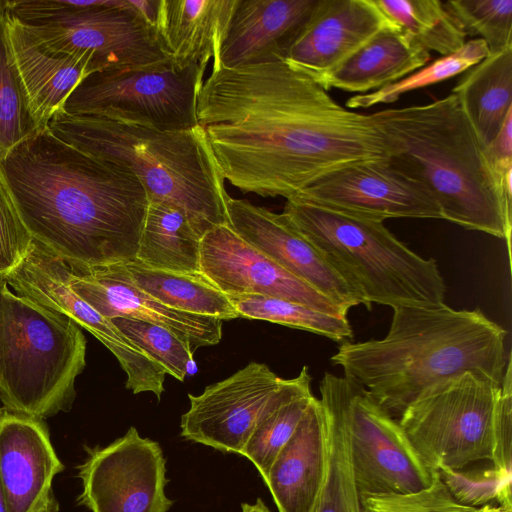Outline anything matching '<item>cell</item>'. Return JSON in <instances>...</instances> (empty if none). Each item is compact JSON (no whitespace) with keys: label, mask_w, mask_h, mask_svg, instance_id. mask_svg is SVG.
<instances>
[{"label":"cell","mask_w":512,"mask_h":512,"mask_svg":"<svg viewBox=\"0 0 512 512\" xmlns=\"http://www.w3.org/2000/svg\"><path fill=\"white\" fill-rule=\"evenodd\" d=\"M0 512H7L6 500H5L1 482H0Z\"/></svg>","instance_id":"cell-44"},{"label":"cell","mask_w":512,"mask_h":512,"mask_svg":"<svg viewBox=\"0 0 512 512\" xmlns=\"http://www.w3.org/2000/svg\"><path fill=\"white\" fill-rule=\"evenodd\" d=\"M326 374L342 405L360 495L409 493L430 486L437 471L423 459L398 420L352 379Z\"/></svg>","instance_id":"cell-11"},{"label":"cell","mask_w":512,"mask_h":512,"mask_svg":"<svg viewBox=\"0 0 512 512\" xmlns=\"http://www.w3.org/2000/svg\"><path fill=\"white\" fill-rule=\"evenodd\" d=\"M115 326L138 348L150 355L166 372L183 381L193 364V352L171 330L131 318H114Z\"/></svg>","instance_id":"cell-37"},{"label":"cell","mask_w":512,"mask_h":512,"mask_svg":"<svg viewBox=\"0 0 512 512\" xmlns=\"http://www.w3.org/2000/svg\"><path fill=\"white\" fill-rule=\"evenodd\" d=\"M307 383H311L307 366L296 377L284 379L266 364L250 362L201 394H188L190 407L181 416V436L240 454L260 417Z\"/></svg>","instance_id":"cell-12"},{"label":"cell","mask_w":512,"mask_h":512,"mask_svg":"<svg viewBox=\"0 0 512 512\" xmlns=\"http://www.w3.org/2000/svg\"><path fill=\"white\" fill-rule=\"evenodd\" d=\"M70 269L35 241L22 263L4 280L12 290L62 314L97 338L112 354L121 352L126 337L70 286Z\"/></svg>","instance_id":"cell-21"},{"label":"cell","mask_w":512,"mask_h":512,"mask_svg":"<svg viewBox=\"0 0 512 512\" xmlns=\"http://www.w3.org/2000/svg\"><path fill=\"white\" fill-rule=\"evenodd\" d=\"M451 94L486 146L512 111V47L489 54L466 70Z\"/></svg>","instance_id":"cell-26"},{"label":"cell","mask_w":512,"mask_h":512,"mask_svg":"<svg viewBox=\"0 0 512 512\" xmlns=\"http://www.w3.org/2000/svg\"><path fill=\"white\" fill-rule=\"evenodd\" d=\"M385 337L342 343L331 357L392 417L433 385L467 371L501 383L507 331L479 308L394 307Z\"/></svg>","instance_id":"cell-3"},{"label":"cell","mask_w":512,"mask_h":512,"mask_svg":"<svg viewBox=\"0 0 512 512\" xmlns=\"http://www.w3.org/2000/svg\"><path fill=\"white\" fill-rule=\"evenodd\" d=\"M485 154L494 174L504 183L512 175V111L493 140L485 146Z\"/></svg>","instance_id":"cell-41"},{"label":"cell","mask_w":512,"mask_h":512,"mask_svg":"<svg viewBox=\"0 0 512 512\" xmlns=\"http://www.w3.org/2000/svg\"><path fill=\"white\" fill-rule=\"evenodd\" d=\"M319 390L326 429V466L313 512H362L342 405L326 373Z\"/></svg>","instance_id":"cell-28"},{"label":"cell","mask_w":512,"mask_h":512,"mask_svg":"<svg viewBox=\"0 0 512 512\" xmlns=\"http://www.w3.org/2000/svg\"><path fill=\"white\" fill-rule=\"evenodd\" d=\"M0 173L34 241L69 266L136 259L148 205L138 178L43 128L16 145Z\"/></svg>","instance_id":"cell-2"},{"label":"cell","mask_w":512,"mask_h":512,"mask_svg":"<svg viewBox=\"0 0 512 512\" xmlns=\"http://www.w3.org/2000/svg\"><path fill=\"white\" fill-rule=\"evenodd\" d=\"M63 468L41 420L0 410V482L7 512H58L52 481Z\"/></svg>","instance_id":"cell-18"},{"label":"cell","mask_w":512,"mask_h":512,"mask_svg":"<svg viewBox=\"0 0 512 512\" xmlns=\"http://www.w3.org/2000/svg\"><path fill=\"white\" fill-rule=\"evenodd\" d=\"M78 467V502L91 512H167L166 460L160 445L135 427L105 447L87 448Z\"/></svg>","instance_id":"cell-13"},{"label":"cell","mask_w":512,"mask_h":512,"mask_svg":"<svg viewBox=\"0 0 512 512\" xmlns=\"http://www.w3.org/2000/svg\"><path fill=\"white\" fill-rule=\"evenodd\" d=\"M511 356L501 382L495 426V443L491 463L502 470L512 472V371Z\"/></svg>","instance_id":"cell-40"},{"label":"cell","mask_w":512,"mask_h":512,"mask_svg":"<svg viewBox=\"0 0 512 512\" xmlns=\"http://www.w3.org/2000/svg\"><path fill=\"white\" fill-rule=\"evenodd\" d=\"M6 8L50 51L90 54L94 72L169 60L131 0H6Z\"/></svg>","instance_id":"cell-8"},{"label":"cell","mask_w":512,"mask_h":512,"mask_svg":"<svg viewBox=\"0 0 512 512\" xmlns=\"http://www.w3.org/2000/svg\"><path fill=\"white\" fill-rule=\"evenodd\" d=\"M205 70L170 60L134 69H107L86 76L64 103L69 115L104 117L161 130L197 126V99Z\"/></svg>","instance_id":"cell-10"},{"label":"cell","mask_w":512,"mask_h":512,"mask_svg":"<svg viewBox=\"0 0 512 512\" xmlns=\"http://www.w3.org/2000/svg\"><path fill=\"white\" fill-rule=\"evenodd\" d=\"M489 54L488 47L482 39L467 40L458 51L439 57L395 83L384 86L374 92L350 97L346 101L345 107L353 110L369 108L378 104L393 103L405 93L463 74Z\"/></svg>","instance_id":"cell-34"},{"label":"cell","mask_w":512,"mask_h":512,"mask_svg":"<svg viewBox=\"0 0 512 512\" xmlns=\"http://www.w3.org/2000/svg\"><path fill=\"white\" fill-rule=\"evenodd\" d=\"M228 297L240 318L265 320L343 343L350 341L353 337L346 315L327 313L298 302L269 296L229 295Z\"/></svg>","instance_id":"cell-32"},{"label":"cell","mask_w":512,"mask_h":512,"mask_svg":"<svg viewBox=\"0 0 512 512\" xmlns=\"http://www.w3.org/2000/svg\"><path fill=\"white\" fill-rule=\"evenodd\" d=\"M474 512H512V509L497 505V504H488L476 508Z\"/></svg>","instance_id":"cell-43"},{"label":"cell","mask_w":512,"mask_h":512,"mask_svg":"<svg viewBox=\"0 0 512 512\" xmlns=\"http://www.w3.org/2000/svg\"><path fill=\"white\" fill-rule=\"evenodd\" d=\"M282 214L360 294L364 306L444 303L446 285L436 261L395 237L384 222L287 199Z\"/></svg>","instance_id":"cell-6"},{"label":"cell","mask_w":512,"mask_h":512,"mask_svg":"<svg viewBox=\"0 0 512 512\" xmlns=\"http://www.w3.org/2000/svg\"><path fill=\"white\" fill-rule=\"evenodd\" d=\"M314 395L307 383L271 406L256 423L240 455L247 457L265 479L269 468L293 435Z\"/></svg>","instance_id":"cell-33"},{"label":"cell","mask_w":512,"mask_h":512,"mask_svg":"<svg viewBox=\"0 0 512 512\" xmlns=\"http://www.w3.org/2000/svg\"><path fill=\"white\" fill-rule=\"evenodd\" d=\"M47 128L67 144L129 170L143 185L148 200L181 209L200 238L228 224L225 179L200 124L186 130H161L60 111Z\"/></svg>","instance_id":"cell-5"},{"label":"cell","mask_w":512,"mask_h":512,"mask_svg":"<svg viewBox=\"0 0 512 512\" xmlns=\"http://www.w3.org/2000/svg\"><path fill=\"white\" fill-rule=\"evenodd\" d=\"M40 129L12 51L6 0H0V160Z\"/></svg>","instance_id":"cell-31"},{"label":"cell","mask_w":512,"mask_h":512,"mask_svg":"<svg viewBox=\"0 0 512 512\" xmlns=\"http://www.w3.org/2000/svg\"><path fill=\"white\" fill-rule=\"evenodd\" d=\"M319 0H238L212 68L284 60Z\"/></svg>","instance_id":"cell-20"},{"label":"cell","mask_w":512,"mask_h":512,"mask_svg":"<svg viewBox=\"0 0 512 512\" xmlns=\"http://www.w3.org/2000/svg\"><path fill=\"white\" fill-rule=\"evenodd\" d=\"M137 287L179 311L220 320L240 318L228 295L202 272H174L134 260L124 264Z\"/></svg>","instance_id":"cell-29"},{"label":"cell","mask_w":512,"mask_h":512,"mask_svg":"<svg viewBox=\"0 0 512 512\" xmlns=\"http://www.w3.org/2000/svg\"><path fill=\"white\" fill-rule=\"evenodd\" d=\"M85 357L77 324L0 279V400L6 411L42 420L65 410Z\"/></svg>","instance_id":"cell-7"},{"label":"cell","mask_w":512,"mask_h":512,"mask_svg":"<svg viewBox=\"0 0 512 512\" xmlns=\"http://www.w3.org/2000/svg\"><path fill=\"white\" fill-rule=\"evenodd\" d=\"M326 429L315 396L264 479L278 512H313L325 474Z\"/></svg>","instance_id":"cell-22"},{"label":"cell","mask_w":512,"mask_h":512,"mask_svg":"<svg viewBox=\"0 0 512 512\" xmlns=\"http://www.w3.org/2000/svg\"><path fill=\"white\" fill-rule=\"evenodd\" d=\"M374 114L391 165L431 193L443 220L505 240L511 260L512 182L494 174L456 96Z\"/></svg>","instance_id":"cell-4"},{"label":"cell","mask_w":512,"mask_h":512,"mask_svg":"<svg viewBox=\"0 0 512 512\" xmlns=\"http://www.w3.org/2000/svg\"><path fill=\"white\" fill-rule=\"evenodd\" d=\"M389 23L414 45L446 56L461 49L466 35L439 0H373Z\"/></svg>","instance_id":"cell-30"},{"label":"cell","mask_w":512,"mask_h":512,"mask_svg":"<svg viewBox=\"0 0 512 512\" xmlns=\"http://www.w3.org/2000/svg\"><path fill=\"white\" fill-rule=\"evenodd\" d=\"M200 270L226 295H262L337 314L347 312L241 238L229 224L200 240Z\"/></svg>","instance_id":"cell-15"},{"label":"cell","mask_w":512,"mask_h":512,"mask_svg":"<svg viewBox=\"0 0 512 512\" xmlns=\"http://www.w3.org/2000/svg\"><path fill=\"white\" fill-rule=\"evenodd\" d=\"M33 243L0 173V279L4 280L22 263Z\"/></svg>","instance_id":"cell-39"},{"label":"cell","mask_w":512,"mask_h":512,"mask_svg":"<svg viewBox=\"0 0 512 512\" xmlns=\"http://www.w3.org/2000/svg\"><path fill=\"white\" fill-rule=\"evenodd\" d=\"M362 512H474L460 504L436 474L427 488L409 493L361 494Z\"/></svg>","instance_id":"cell-38"},{"label":"cell","mask_w":512,"mask_h":512,"mask_svg":"<svg viewBox=\"0 0 512 512\" xmlns=\"http://www.w3.org/2000/svg\"><path fill=\"white\" fill-rule=\"evenodd\" d=\"M431 53L389 25L317 82L326 90L374 92L428 64Z\"/></svg>","instance_id":"cell-25"},{"label":"cell","mask_w":512,"mask_h":512,"mask_svg":"<svg viewBox=\"0 0 512 512\" xmlns=\"http://www.w3.org/2000/svg\"><path fill=\"white\" fill-rule=\"evenodd\" d=\"M500 394L501 383L467 371L427 389L397 420L435 470L491 462Z\"/></svg>","instance_id":"cell-9"},{"label":"cell","mask_w":512,"mask_h":512,"mask_svg":"<svg viewBox=\"0 0 512 512\" xmlns=\"http://www.w3.org/2000/svg\"><path fill=\"white\" fill-rule=\"evenodd\" d=\"M354 216L442 219L431 193L389 160L353 163L334 170L295 196Z\"/></svg>","instance_id":"cell-14"},{"label":"cell","mask_w":512,"mask_h":512,"mask_svg":"<svg viewBox=\"0 0 512 512\" xmlns=\"http://www.w3.org/2000/svg\"><path fill=\"white\" fill-rule=\"evenodd\" d=\"M444 5L467 36H479L490 54L512 47V0H449Z\"/></svg>","instance_id":"cell-35"},{"label":"cell","mask_w":512,"mask_h":512,"mask_svg":"<svg viewBox=\"0 0 512 512\" xmlns=\"http://www.w3.org/2000/svg\"><path fill=\"white\" fill-rule=\"evenodd\" d=\"M8 32L17 68L40 128L62 111L77 85L93 73L90 54H65L45 48L8 15Z\"/></svg>","instance_id":"cell-24"},{"label":"cell","mask_w":512,"mask_h":512,"mask_svg":"<svg viewBox=\"0 0 512 512\" xmlns=\"http://www.w3.org/2000/svg\"><path fill=\"white\" fill-rule=\"evenodd\" d=\"M242 512H270L262 499L258 498L254 504L243 503Z\"/></svg>","instance_id":"cell-42"},{"label":"cell","mask_w":512,"mask_h":512,"mask_svg":"<svg viewBox=\"0 0 512 512\" xmlns=\"http://www.w3.org/2000/svg\"><path fill=\"white\" fill-rule=\"evenodd\" d=\"M389 25L373 0H319L284 61L317 81Z\"/></svg>","instance_id":"cell-19"},{"label":"cell","mask_w":512,"mask_h":512,"mask_svg":"<svg viewBox=\"0 0 512 512\" xmlns=\"http://www.w3.org/2000/svg\"><path fill=\"white\" fill-rule=\"evenodd\" d=\"M439 478L460 504L479 508L497 504L512 509V472L488 466L460 469L440 467Z\"/></svg>","instance_id":"cell-36"},{"label":"cell","mask_w":512,"mask_h":512,"mask_svg":"<svg viewBox=\"0 0 512 512\" xmlns=\"http://www.w3.org/2000/svg\"><path fill=\"white\" fill-rule=\"evenodd\" d=\"M197 120L223 178L262 197L290 199L334 170L392 153L374 113L346 108L284 60L212 68Z\"/></svg>","instance_id":"cell-1"},{"label":"cell","mask_w":512,"mask_h":512,"mask_svg":"<svg viewBox=\"0 0 512 512\" xmlns=\"http://www.w3.org/2000/svg\"><path fill=\"white\" fill-rule=\"evenodd\" d=\"M71 288L104 317L131 318L161 325L194 352L222 338V320L176 310L135 285L124 264L69 266Z\"/></svg>","instance_id":"cell-17"},{"label":"cell","mask_w":512,"mask_h":512,"mask_svg":"<svg viewBox=\"0 0 512 512\" xmlns=\"http://www.w3.org/2000/svg\"><path fill=\"white\" fill-rule=\"evenodd\" d=\"M229 226L285 270L328 297L344 311L364 305L360 294L334 266L287 221L245 199L228 196Z\"/></svg>","instance_id":"cell-16"},{"label":"cell","mask_w":512,"mask_h":512,"mask_svg":"<svg viewBox=\"0 0 512 512\" xmlns=\"http://www.w3.org/2000/svg\"><path fill=\"white\" fill-rule=\"evenodd\" d=\"M238 0H159L154 30L166 57L176 66L218 59Z\"/></svg>","instance_id":"cell-23"},{"label":"cell","mask_w":512,"mask_h":512,"mask_svg":"<svg viewBox=\"0 0 512 512\" xmlns=\"http://www.w3.org/2000/svg\"><path fill=\"white\" fill-rule=\"evenodd\" d=\"M200 240L181 209L148 200L135 260L159 270L201 272Z\"/></svg>","instance_id":"cell-27"}]
</instances>
